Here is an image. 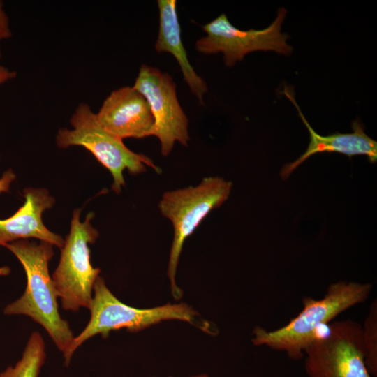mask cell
I'll return each mask as SVG.
<instances>
[{
  "mask_svg": "<svg viewBox=\"0 0 377 377\" xmlns=\"http://www.w3.org/2000/svg\"><path fill=\"white\" fill-rule=\"evenodd\" d=\"M308 377H372L364 361L362 325L351 319L336 321L304 352Z\"/></svg>",
  "mask_w": 377,
  "mask_h": 377,
  "instance_id": "obj_7",
  "label": "cell"
},
{
  "mask_svg": "<svg viewBox=\"0 0 377 377\" xmlns=\"http://www.w3.org/2000/svg\"><path fill=\"white\" fill-rule=\"evenodd\" d=\"M362 339L364 361L369 374L377 376V301L370 304L367 316L362 326Z\"/></svg>",
  "mask_w": 377,
  "mask_h": 377,
  "instance_id": "obj_15",
  "label": "cell"
},
{
  "mask_svg": "<svg viewBox=\"0 0 377 377\" xmlns=\"http://www.w3.org/2000/svg\"><path fill=\"white\" fill-rule=\"evenodd\" d=\"M133 87L149 103L154 120L151 135L159 140L161 154L168 156L176 142L186 147L188 119L178 101L172 77L143 64Z\"/></svg>",
  "mask_w": 377,
  "mask_h": 377,
  "instance_id": "obj_9",
  "label": "cell"
},
{
  "mask_svg": "<svg viewBox=\"0 0 377 377\" xmlns=\"http://www.w3.org/2000/svg\"><path fill=\"white\" fill-rule=\"evenodd\" d=\"M293 91L290 88L284 87L283 93L297 108L299 115L307 128L310 134V142L306 151L295 161L286 164L282 168L280 175L286 179L300 164L309 157L323 152H337L352 157L356 155L367 156L369 161L374 163L377 161V142L364 133L362 123L355 119L350 133H334L323 136L316 133L309 124L297 105Z\"/></svg>",
  "mask_w": 377,
  "mask_h": 377,
  "instance_id": "obj_11",
  "label": "cell"
},
{
  "mask_svg": "<svg viewBox=\"0 0 377 377\" xmlns=\"http://www.w3.org/2000/svg\"><path fill=\"white\" fill-rule=\"evenodd\" d=\"M286 13L285 8H280L274 22L259 30L239 29L230 23L225 13H222L202 26L207 35L197 40L195 48L203 54L223 53L225 64L229 67L255 51H274L289 54L293 50L292 46L286 42L289 36L281 32Z\"/></svg>",
  "mask_w": 377,
  "mask_h": 377,
  "instance_id": "obj_8",
  "label": "cell"
},
{
  "mask_svg": "<svg viewBox=\"0 0 377 377\" xmlns=\"http://www.w3.org/2000/svg\"><path fill=\"white\" fill-rule=\"evenodd\" d=\"M170 377H172V376H170Z\"/></svg>",
  "mask_w": 377,
  "mask_h": 377,
  "instance_id": "obj_21",
  "label": "cell"
},
{
  "mask_svg": "<svg viewBox=\"0 0 377 377\" xmlns=\"http://www.w3.org/2000/svg\"><path fill=\"white\" fill-rule=\"evenodd\" d=\"M71 129L59 128L56 144L61 149L81 146L89 151L111 173L112 189L119 193L125 185V169L132 175L147 170L149 166L160 172L161 169L148 156L129 149L123 140L107 131L98 122L96 113L85 103H80L70 119Z\"/></svg>",
  "mask_w": 377,
  "mask_h": 377,
  "instance_id": "obj_5",
  "label": "cell"
},
{
  "mask_svg": "<svg viewBox=\"0 0 377 377\" xmlns=\"http://www.w3.org/2000/svg\"><path fill=\"white\" fill-rule=\"evenodd\" d=\"M191 377H209V376L206 374H200V375L193 376Z\"/></svg>",
  "mask_w": 377,
  "mask_h": 377,
  "instance_id": "obj_20",
  "label": "cell"
},
{
  "mask_svg": "<svg viewBox=\"0 0 377 377\" xmlns=\"http://www.w3.org/2000/svg\"><path fill=\"white\" fill-rule=\"evenodd\" d=\"M24 202L17 212L0 219V246L29 238H36L60 249L64 239L44 225L43 213L51 208L54 198L45 188H27L24 190Z\"/></svg>",
  "mask_w": 377,
  "mask_h": 377,
  "instance_id": "obj_12",
  "label": "cell"
},
{
  "mask_svg": "<svg viewBox=\"0 0 377 377\" xmlns=\"http://www.w3.org/2000/svg\"><path fill=\"white\" fill-rule=\"evenodd\" d=\"M17 77V73L8 68L0 65V85L15 79Z\"/></svg>",
  "mask_w": 377,
  "mask_h": 377,
  "instance_id": "obj_18",
  "label": "cell"
},
{
  "mask_svg": "<svg viewBox=\"0 0 377 377\" xmlns=\"http://www.w3.org/2000/svg\"><path fill=\"white\" fill-rule=\"evenodd\" d=\"M232 186L223 177H206L197 186L166 191L160 200L159 211L174 229L167 274L176 300L182 297L175 276L184 242L210 212L228 200Z\"/></svg>",
  "mask_w": 377,
  "mask_h": 377,
  "instance_id": "obj_4",
  "label": "cell"
},
{
  "mask_svg": "<svg viewBox=\"0 0 377 377\" xmlns=\"http://www.w3.org/2000/svg\"><path fill=\"white\" fill-rule=\"evenodd\" d=\"M16 175L12 169L6 170L0 177V194L8 193L11 184L15 179Z\"/></svg>",
  "mask_w": 377,
  "mask_h": 377,
  "instance_id": "obj_17",
  "label": "cell"
},
{
  "mask_svg": "<svg viewBox=\"0 0 377 377\" xmlns=\"http://www.w3.org/2000/svg\"><path fill=\"white\" fill-rule=\"evenodd\" d=\"M10 272V268L7 266L0 267V276H6Z\"/></svg>",
  "mask_w": 377,
  "mask_h": 377,
  "instance_id": "obj_19",
  "label": "cell"
},
{
  "mask_svg": "<svg viewBox=\"0 0 377 377\" xmlns=\"http://www.w3.org/2000/svg\"><path fill=\"white\" fill-rule=\"evenodd\" d=\"M4 246L22 264L27 276V286L18 299L5 306L3 313L31 318L45 330L64 355L74 335L68 321L59 314L58 296L49 272V262L54 254L53 245L45 242L37 244L21 239Z\"/></svg>",
  "mask_w": 377,
  "mask_h": 377,
  "instance_id": "obj_1",
  "label": "cell"
},
{
  "mask_svg": "<svg viewBox=\"0 0 377 377\" xmlns=\"http://www.w3.org/2000/svg\"><path fill=\"white\" fill-rule=\"evenodd\" d=\"M370 283L341 281L331 283L324 297H304L302 311L284 326L267 330L257 326L251 342L287 354L292 360L304 356V350L318 337L317 330L343 311L365 302L370 296Z\"/></svg>",
  "mask_w": 377,
  "mask_h": 377,
  "instance_id": "obj_2",
  "label": "cell"
},
{
  "mask_svg": "<svg viewBox=\"0 0 377 377\" xmlns=\"http://www.w3.org/2000/svg\"><path fill=\"white\" fill-rule=\"evenodd\" d=\"M80 213L78 209L73 212L69 234L64 239L58 266L52 276L62 309L73 312L89 308L101 271L90 261L89 244L94 243L98 237V230L91 224L94 213L89 212L84 221H80Z\"/></svg>",
  "mask_w": 377,
  "mask_h": 377,
  "instance_id": "obj_6",
  "label": "cell"
},
{
  "mask_svg": "<svg viewBox=\"0 0 377 377\" xmlns=\"http://www.w3.org/2000/svg\"><path fill=\"white\" fill-rule=\"evenodd\" d=\"M159 29L155 49L158 52H168L178 62L191 92L203 103V95L207 91V84L199 76L188 61L181 37V27L177 12V1L158 0Z\"/></svg>",
  "mask_w": 377,
  "mask_h": 377,
  "instance_id": "obj_13",
  "label": "cell"
},
{
  "mask_svg": "<svg viewBox=\"0 0 377 377\" xmlns=\"http://www.w3.org/2000/svg\"><path fill=\"white\" fill-rule=\"evenodd\" d=\"M93 298L89 309L90 319L84 330L74 339L63 355L68 366L75 351L87 340L97 334L107 337L112 331L126 329L138 332L164 320H178L187 322L200 330L212 333L209 323L185 303L166 304L148 309H138L120 301L107 287L104 279L98 276L94 286Z\"/></svg>",
  "mask_w": 377,
  "mask_h": 377,
  "instance_id": "obj_3",
  "label": "cell"
},
{
  "mask_svg": "<svg viewBox=\"0 0 377 377\" xmlns=\"http://www.w3.org/2000/svg\"><path fill=\"white\" fill-rule=\"evenodd\" d=\"M13 33L10 27V20L4 10L3 2L0 0V59L2 54L1 50V43L3 40L11 38Z\"/></svg>",
  "mask_w": 377,
  "mask_h": 377,
  "instance_id": "obj_16",
  "label": "cell"
},
{
  "mask_svg": "<svg viewBox=\"0 0 377 377\" xmlns=\"http://www.w3.org/2000/svg\"><path fill=\"white\" fill-rule=\"evenodd\" d=\"M96 115L107 131L122 140L151 136L154 124L148 102L133 87L112 91Z\"/></svg>",
  "mask_w": 377,
  "mask_h": 377,
  "instance_id": "obj_10",
  "label": "cell"
},
{
  "mask_svg": "<svg viewBox=\"0 0 377 377\" xmlns=\"http://www.w3.org/2000/svg\"><path fill=\"white\" fill-rule=\"evenodd\" d=\"M46 359L45 344L38 332L30 335L22 357L14 366H8L0 377H38Z\"/></svg>",
  "mask_w": 377,
  "mask_h": 377,
  "instance_id": "obj_14",
  "label": "cell"
}]
</instances>
